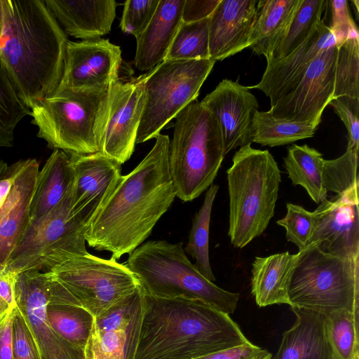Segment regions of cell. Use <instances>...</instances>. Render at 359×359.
Returning a JSON list of instances; mask_svg holds the SVG:
<instances>
[{
  "mask_svg": "<svg viewBox=\"0 0 359 359\" xmlns=\"http://www.w3.org/2000/svg\"><path fill=\"white\" fill-rule=\"evenodd\" d=\"M324 158L318 150L306 144L287 148L284 167L293 185L303 187L316 203L327 198L323 180Z\"/></svg>",
  "mask_w": 359,
  "mask_h": 359,
  "instance_id": "29",
  "label": "cell"
},
{
  "mask_svg": "<svg viewBox=\"0 0 359 359\" xmlns=\"http://www.w3.org/2000/svg\"><path fill=\"white\" fill-rule=\"evenodd\" d=\"M73 181L69 154L54 149L37 175L30 205V224L36 222L53 210L71 189Z\"/></svg>",
  "mask_w": 359,
  "mask_h": 359,
  "instance_id": "26",
  "label": "cell"
},
{
  "mask_svg": "<svg viewBox=\"0 0 359 359\" xmlns=\"http://www.w3.org/2000/svg\"><path fill=\"white\" fill-rule=\"evenodd\" d=\"M72 186L53 210L29 224L4 271H48L67 259L89 253L85 237L88 226L72 215Z\"/></svg>",
  "mask_w": 359,
  "mask_h": 359,
  "instance_id": "10",
  "label": "cell"
},
{
  "mask_svg": "<svg viewBox=\"0 0 359 359\" xmlns=\"http://www.w3.org/2000/svg\"><path fill=\"white\" fill-rule=\"evenodd\" d=\"M121 50L107 39L68 41L57 88L108 90L119 79Z\"/></svg>",
  "mask_w": 359,
  "mask_h": 359,
  "instance_id": "15",
  "label": "cell"
},
{
  "mask_svg": "<svg viewBox=\"0 0 359 359\" xmlns=\"http://www.w3.org/2000/svg\"><path fill=\"white\" fill-rule=\"evenodd\" d=\"M292 326L285 331L279 348L270 359H334L325 332V316L292 308Z\"/></svg>",
  "mask_w": 359,
  "mask_h": 359,
  "instance_id": "25",
  "label": "cell"
},
{
  "mask_svg": "<svg viewBox=\"0 0 359 359\" xmlns=\"http://www.w3.org/2000/svg\"><path fill=\"white\" fill-rule=\"evenodd\" d=\"M209 18L194 22H182L165 60H189L210 58Z\"/></svg>",
  "mask_w": 359,
  "mask_h": 359,
  "instance_id": "35",
  "label": "cell"
},
{
  "mask_svg": "<svg viewBox=\"0 0 359 359\" xmlns=\"http://www.w3.org/2000/svg\"><path fill=\"white\" fill-rule=\"evenodd\" d=\"M285 216L277 221L285 228L286 238L302 251L309 246L315 228V216L299 205L287 203Z\"/></svg>",
  "mask_w": 359,
  "mask_h": 359,
  "instance_id": "38",
  "label": "cell"
},
{
  "mask_svg": "<svg viewBox=\"0 0 359 359\" xmlns=\"http://www.w3.org/2000/svg\"><path fill=\"white\" fill-rule=\"evenodd\" d=\"M337 46L334 98L344 95L359 98L358 29Z\"/></svg>",
  "mask_w": 359,
  "mask_h": 359,
  "instance_id": "34",
  "label": "cell"
},
{
  "mask_svg": "<svg viewBox=\"0 0 359 359\" xmlns=\"http://www.w3.org/2000/svg\"><path fill=\"white\" fill-rule=\"evenodd\" d=\"M351 2L353 4V5H354V6H355V10H356V11H355V13H356V18H357V19L358 20V11H359V9H358V4H359V1H357V0H354V1H352Z\"/></svg>",
  "mask_w": 359,
  "mask_h": 359,
  "instance_id": "52",
  "label": "cell"
},
{
  "mask_svg": "<svg viewBox=\"0 0 359 359\" xmlns=\"http://www.w3.org/2000/svg\"><path fill=\"white\" fill-rule=\"evenodd\" d=\"M327 6H329L331 11V23L328 27L334 36L336 44L339 45L358 27L351 15L347 1H327Z\"/></svg>",
  "mask_w": 359,
  "mask_h": 359,
  "instance_id": "43",
  "label": "cell"
},
{
  "mask_svg": "<svg viewBox=\"0 0 359 359\" xmlns=\"http://www.w3.org/2000/svg\"><path fill=\"white\" fill-rule=\"evenodd\" d=\"M221 0H184L182 22L189 23L208 18Z\"/></svg>",
  "mask_w": 359,
  "mask_h": 359,
  "instance_id": "45",
  "label": "cell"
},
{
  "mask_svg": "<svg viewBox=\"0 0 359 359\" xmlns=\"http://www.w3.org/2000/svg\"><path fill=\"white\" fill-rule=\"evenodd\" d=\"M184 0H160L144 31L136 38L134 65L140 71H150L165 60L181 25Z\"/></svg>",
  "mask_w": 359,
  "mask_h": 359,
  "instance_id": "23",
  "label": "cell"
},
{
  "mask_svg": "<svg viewBox=\"0 0 359 359\" xmlns=\"http://www.w3.org/2000/svg\"><path fill=\"white\" fill-rule=\"evenodd\" d=\"M257 0H221L209 18V57L222 60L248 48Z\"/></svg>",
  "mask_w": 359,
  "mask_h": 359,
  "instance_id": "21",
  "label": "cell"
},
{
  "mask_svg": "<svg viewBox=\"0 0 359 359\" xmlns=\"http://www.w3.org/2000/svg\"><path fill=\"white\" fill-rule=\"evenodd\" d=\"M0 68L31 109L61 81L67 36L41 0H2Z\"/></svg>",
  "mask_w": 359,
  "mask_h": 359,
  "instance_id": "2",
  "label": "cell"
},
{
  "mask_svg": "<svg viewBox=\"0 0 359 359\" xmlns=\"http://www.w3.org/2000/svg\"><path fill=\"white\" fill-rule=\"evenodd\" d=\"M128 255L124 264L135 274L144 294L199 300L228 315L235 311L239 294L207 279L189 261L182 243L149 241Z\"/></svg>",
  "mask_w": 359,
  "mask_h": 359,
  "instance_id": "5",
  "label": "cell"
},
{
  "mask_svg": "<svg viewBox=\"0 0 359 359\" xmlns=\"http://www.w3.org/2000/svg\"><path fill=\"white\" fill-rule=\"evenodd\" d=\"M316 128L273 116L269 111H256L252 118L250 141L271 147L282 146L314 136Z\"/></svg>",
  "mask_w": 359,
  "mask_h": 359,
  "instance_id": "30",
  "label": "cell"
},
{
  "mask_svg": "<svg viewBox=\"0 0 359 359\" xmlns=\"http://www.w3.org/2000/svg\"><path fill=\"white\" fill-rule=\"evenodd\" d=\"M30 114V109L0 68V148L13 146L17 125Z\"/></svg>",
  "mask_w": 359,
  "mask_h": 359,
  "instance_id": "36",
  "label": "cell"
},
{
  "mask_svg": "<svg viewBox=\"0 0 359 359\" xmlns=\"http://www.w3.org/2000/svg\"><path fill=\"white\" fill-rule=\"evenodd\" d=\"M16 273L3 271L0 272V297L11 306H15V280Z\"/></svg>",
  "mask_w": 359,
  "mask_h": 359,
  "instance_id": "47",
  "label": "cell"
},
{
  "mask_svg": "<svg viewBox=\"0 0 359 359\" xmlns=\"http://www.w3.org/2000/svg\"><path fill=\"white\" fill-rule=\"evenodd\" d=\"M215 61L165 60L144 76L145 104L136 144L155 138L188 104L196 100Z\"/></svg>",
  "mask_w": 359,
  "mask_h": 359,
  "instance_id": "9",
  "label": "cell"
},
{
  "mask_svg": "<svg viewBox=\"0 0 359 359\" xmlns=\"http://www.w3.org/2000/svg\"><path fill=\"white\" fill-rule=\"evenodd\" d=\"M200 103L219 124L225 156L238 147L251 144L252 118L259 104L248 86L223 79Z\"/></svg>",
  "mask_w": 359,
  "mask_h": 359,
  "instance_id": "18",
  "label": "cell"
},
{
  "mask_svg": "<svg viewBox=\"0 0 359 359\" xmlns=\"http://www.w3.org/2000/svg\"><path fill=\"white\" fill-rule=\"evenodd\" d=\"M358 187L319 203L313 211L315 228L310 245L335 256L359 257Z\"/></svg>",
  "mask_w": 359,
  "mask_h": 359,
  "instance_id": "16",
  "label": "cell"
},
{
  "mask_svg": "<svg viewBox=\"0 0 359 359\" xmlns=\"http://www.w3.org/2000/svg\"><path fill=\"white\" fill-rule=\"evenodd\" d=\"M271 355H272V354H270L269 355H268V356H266V357H265V358H264L262 359H270Z\"/></svg>",
  "mask_w": 359,
  "mask_h": 359,
  "instance_id": "53",
  "label": "cell"
},
{
  "mask_svg": "<svg viewBox=\"0 0 359 359\" xmlns=\"http://www.w3.org/2000/svg\"><path fill=\"white\" fill-rule=\"evenodd\" d=\"M217 184H212L206 191L203 203L194 216L186 250L196 262L194 265L209 280H215L209 258V231L212 208Z\"/></svg>",
  "mask_w": 359,
  "mask_h": 359,
  "instance_id": "31",
  "label": "cell"
},
{
  "mask_svg": "<svg viewBox=\"0 0 359 359\" xmlns=\"http://www.w3.org/2000/svg\"><path fill=\"white\" fill-rule=\"evenodd\" d=\"M4 28V8L2 0H0V39Z\"/></svg>",
  "mask_w": 359,
  "mask_h": 359,
  "instance_id": "50",
  "label": "cell"
},
{
  "mask_svg": "<svg viewBox=\"0 0 359 359\" xmlns=\"http://www.w3.org/2000/svg\"><path fill=\"white\" fill-rule=\"evenodd\" d=\"M15 306H11L0 297V324L4 320Z\"/></svg>",
  "mask_w": 359,
  "mask_h": 359,
  "instance_id": "49",
  "label": "cell"
},
{
  "mask_svg": "<svg viewBox=\"0 0 359 359\" xmlns=\"http://www.w3.org/2000/svg\"><path fill=\"white\" fill-rule=\"evenodd\" d=\"M296 258L297 254L289 252L255 258L251 292L259 307L288 304V285Z\"/></svg>",
  "mask_w": 359,
  "mask_h": 359,
  "instance_id": "27",
  "label": "cell"
},
{
  "mask_svg": "<svg viewBox=\"0 0 359 359\" xmlns=\"http://www.w3.org/2000/svg\"><path fill=\"white\" fill-rule=\"evenodd\" d=\"M326 3L325 0H300L286 32L266 62L286 57L306 40L321 20Z\"/></svg>",
  "mask_w": 359,
  "mask_h": 359,
  "instance_id": "32",
  "label": "cell"
},
{
  "mask_svg": "<svg viewBox=\"0 0 359 359\" xmlns=\"http://www.w3.org/2000/svg\"><path fill=\"white\" fill-rule=\"evenodd\" d=\"M300 0H260L248 48L266 61L284 36Z\"/></svg>",
  "mask_w": 359,
  "mask_h": 359,
  "instance_id": "28",
  "label": "cell"
},
{
  "mask_svg": "<svg viewBox=\"0 0 359 359\" xmlns=\"http://www.w3.org/2000/svg\"><path fill=\"white\" fill-rule=\"evenodd\" d=\"M69 156L74 171L71 211L89 226L118 184L121 165L100 152Z\"/></svg>",
  "mask_w": 359,
  "mask_h": 359,
  "instance_id": "17",
  "label": "cell"
},
{
  "mask_svg": "<svg viewBox=\"0 0 359 359\" xmlns=\"http://www.w3.org/2000/svg\"><path fill=\"white\" fill-rule=\"evenodd\" d=\"M85 355L86 359H102L98 349L97 340L95 334L93 331V328L92 330L91 335L85 347Z\"/></svg>",
  "mask_w": 359,
  "mask_h": 359,
  "instance_id": "48",
  "label": "cell"
},
{
  "mask_svg": "<svg viewBox=\"0 0 359 359\" xmlns=\"http://www.w3.org/2000/svg\"><path fill=\"white\" fill-rule=\"evenodd\" d=\"M50 274V290L46 306L47 322L62 338L76 346L85 348L92 333L95 318Z\"/></svg>",
  "mask_w": 359,
  "mask_h": 359,
  "instance_id": "24",
  "label": "cell"
},
{
  "mask_svg": "<svg viewBox=\"0 0 359 359\" xmlns=\"http://www.w3.org/2000/svg\"><path fill=\"white\" fill-rule=\"evenodd\" d=\"M144 76L119 79L109 89L100 153L121 165L130 159L136 144L145 104Z\"/></svg>",
  "mask_w": 359,
  "mask_h": 359,
  "instance_id": "14",
  "label": "cell"
},
{
  "mask_svg": "<svg viewBox=\"0 0 359 359\" xmlns=\"http://www.w3.org/2000/svg\"><path fill=\"white\" fill-rule=\"evenodd\" d=\"M337 53L336 43L320 52L297 83L271 107V114L317 128L325 108L334 98Z\"/></svg>",
  "mask_w": 359,
  "mask_h": 359,
  "instance_id": "12",
  "label": "cell"
},
{
  "mask_svg": "<svg viewBox=\"0 0 359 359\" xmlns=\"http://www.w3.org/2000/svg\"><path fill=\"white\" fill-rule=\"evenodd\" d=\"M150 151L114 190L89 225L88 245L118 259L151 234L176 197L169 168L170 138L158 134Z\"/></svg>",
  "mask_w": 359,
  "mask_h": 359,
  "instance_id": "1",
  "label": "cell"
},
{
  "mask_svg": "<svg viewBox=\"0 0 359 359\" xmlns=\"http://www.w3.org/2000/svg\"><path fill=\"white\" fill-rule=\"evenodd\" d=\"M249 341L229 315L201 301L143 292L133 359H194Z\"/></svg>",
  "mask_w": 359,
  "mask_h": 359,
  "instance_id": "3",
  "label": "cell"
},
{
  "mask_svg": "<svg viewBox=\"0 0 359 359\" xmlns=\"http://www.w3.org/2000/svg\"><path fill=\"white\" fill-rule=\"evenodd\" d=\"M226 174L228 236L235 248H243L265 231L274 215L280 171L268 150L250 143L234 154Z\"/></svg>",
  "mask_w": 359,
  "mask_h": 359,
  "instance_id": "4",
  "label": "cell"
},
{
  "mask_svg": "<svg viewBox=\"0 0 359 359\" xmlns=\"http://www.w3.org/2000/svg\"><path fill=\"white\" fill-rule=\"evenodd\" d=\"M271 354L249 341L244 344L214 352L194 359H262Z\"/></svg>",
  "mask_w": 359,
  "mask_h": 359,
  "instance_id": "44",
  "label": "cell"
},
{
  "mask_svg": "<svg viewBox=\"0 0 359 359\" xmlns=\"http://www.w3.org/2000/svg\"><path fill=\"white\" fill-rule=\"evenodd\" d=\"M358 313L339 310L325 316V332L334 359H358Z\"/></svg>",
  "mask_w": 359,
  "mask_h": 359,
  "instance_id": "33",
  "label": "cell"
},
{
  "mask_svg": "<svg viewBox=\"0 0 359 359\" xmlns=\"http://www.w3.org/2000/svg\"><path fill=\"white\" fill-rule=\"evenodd\" d=\"M65 34L83 40L108 34L116 15L114 0H44Z\"/></svg>",
  "mask_w": 359,
  "mask_h": 359,
  "instance_id": "22",
  "label": "cell"
},
{
  "mask_svg": "<svg viewBox=\"0 0 359 359\" xmlns=\"http://www.w3.org/2000/svg\"><path fill=\"white\" fill-rule=\"evenodd\" d=\"M344 123L348 132V146L359 151V98L340 96L333 98L329 104Z\"/></svg>",
  "mask_w": 359,
  "mask_h": 359,
  "instance_id": "41",
  "label": "cell"
},
{
  "mask_svg": "<svg viewBox=\"0 0 359 359\" xmlns=\"http://www.w3.org/2000/svg\"><path fill=\"white\" fill-rule=\"evenodd\" d=\"M109 89L57 88L30 109L38 137L69 155L100 152Z\"/></svg>",
  "mask_w": 359,
  "mask_h": 359,
  "instance_id": "7",
  "label": "cell"
},
{
  "mask_svg": "<svg viewBox=\"0 0 359 359\" xmlns=\"http://www.w3.org/2000/svg\"><path fill=\"white\" fill-rule=\"evenodd\" d=\"M13 359H41L31 330L17 306L13 320Z\"/></svg>",
  "mask_w": 359,
  "mask_h": 359,
  "instance_id": "42",
  "label": "cell"
},
{
  "mask_svg": "<svg viewBox=\"0 0 359 359\" xmlns=\"http://www.w3.org/2000/svg\"><path fill=\"white\" fill-rule=\"evenodd\" d=\"M175 118L169 168L176 196L188 202L212 184L225 155L219 124L199 102H191Z\"/></svg>",
  "mask_w": 359,
  "mask_h": 359,
  "instance_id": "6",
  "label": "cell"
},
{
  "mask_svg": "<svg viewBox=\"0 0 359 359\" xmlns=\"http://www.w3.org/2000/svg\"><path fill=\"white\" fill-rule=\"evenodd\" d=\"M50 274L26 270L16 273L15 300L37 345L41 359H86L85 348L66 341L49 326L46 316Z\"/></svg>",
  "mask_w": 359,
  "mask_h": 359,
  "instance_id": "13",
  "label": "cell"
},
{
  "mask_svg": "<svg viewBox=\"0 0 359 359\" xmlns=\"http://www.w3.org/2000/svg\"><path fill=\"white\" fill-rule=\"evenodd\" d=\"M143 292L138 287L133 292L95 318L94 326L100 333L126 329L141 307Z\"/></svg>",
  "mask_w": 359,
  "mask_h": 359,
  "instance_id": "39",
  "label": "cell"
},
{
  "mask_svg": "<svg viewBox=\"0 0 359 359\" xmlns=\"http://www.w3.org/2000/svg\"><path fill=\"white\" fill-rule=\"evenodd\" d=\"M160 0H128L124 2L120 22L121 30L135 38L151 20Z\"/></svg>",
  "mask_w": 359,
  "mask_h": 359,
  "instance_id": "40",
  "label": "cell"
},
{
  "mask_svg": "<svg viewBox=\"0 0 359 359\" xmlns=\"http://www.w3.org/2000/svg\"><path fill=\"white\" fill-rule=\"evenodd\" d=\"M334 43L333 34L323 20H320L308 38L290 54L266 62L261 81L248 88L262 91L273 107L297 83L316 56Z\"/></svg>",
  "mask_w": 359,
  "mask_h": 359,
  "instance_id": "20",
  "label": "cell"
},
{
  "mask_svg": "<svg viewBox=\"0 0 359 359\" xmlns=\"http://www.w3.org/2000/svg\"><path fill=\"white\" fill-rule=\"evenodd\" d=\"M359 257L325 253L310 245L298 252L288 290L291 308L324 316L348 310L358 313Z\"/></svg>",
  "mask_w": 359,
  "mask_h": 359,
  "instance_id": "8",
  "label": "cell"
},
{
  "mask_svg": "<svg viewBox=\"0 0 359 359\" xmlns=\"http://www.w3.org/2000/svg\"><path fill=\"white\" fill-rule=\"evenodd\" d=\"M358 165V153L350 148L335 159H324L323 180L326 191L341 194L359 185Z\"/></svg>",
  "mask_w": 359,
  "mask_h": 359,
  "instance_id": "37",
  "label": "cell"
},
{
  "mask_svg": "<svg viewBox=\"0 0 359 359\" xmlns=\"http://www.w3.org/2000/svg\"><path fill=\"white\" fill-rule=\"evenodd\" d=\"M48 271L95 318L140 287L136 276L124 264L90 253L67 259Z\"/></svg>",
  "mask_w": 359,
  "mask_h": 359,
  "instance_id": "11",
  "label": "cell"
},
{
  "mask_svg": "<svg viewBox=\"0 0 359 359\" xmlns=\"http://www.w3.org/2000/svg\"><path fill=\"white\" fill-rule=\"evenodd\" d=\"M14 164L13 183L0 207V272L5 270L30 224V205L39 171L35 158L20 160Z\"/></svg>",
  "mask_w": 359,
  "mask_h": 359,
  "instance_id": "19",
  "label": "cell"
},
{
  "mask_svg": "<svg viewBox=\"0 0 359 359\" xmlns=\"http://www.w3.org/2000/svg\"><path fill=\"white\" fill-rule=\"evenodd\" d=\"M15 306L0 324V359H13V320Z\"/></svg>",
  "mask_w": 359,
  "mask_h": 359,
  "instance_id": "46",
  "label": "cell"
},
{
  "mask_svg": "<svg viewBox=\"0 0 359 359\" xmlns=\"http://www.w3.org/2000/svg\"><path fill=\"white\" fill-rule=\"evenodd\" d=\"M7 163L4 161L2 159L0 158V179L2 177V176L6 172L7 168H8Z\"/></svg>",
  "mask_w": 359,
  "mask_h": 359,
  "instance_id": "51",
  "label": "cell"
}]
</instances>
